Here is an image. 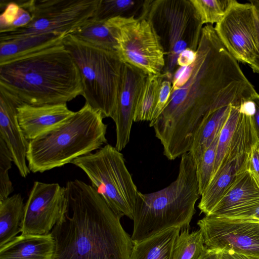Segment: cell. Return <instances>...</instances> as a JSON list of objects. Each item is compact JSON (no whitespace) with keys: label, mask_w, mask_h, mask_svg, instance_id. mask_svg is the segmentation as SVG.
Listing matches in <instances>:
<instances>
[{"label":"cell","mask_w":259,"mask_h":259,"mask_svg":"<svg viewBox=\"0 0 259 259\" xmlns=\"http://www.w3.org/2000/svg\"><path fill=\"white\" fill-rule=\"evenodd\" d=\"M171 83L167 106L149 123L169 160L190 151L210 114L223 107L241 106L257 93L210 24L202 29L195 61L179 67Z\"/></svg>","instance_id":"obj_1"},{"label":"cell","mask_w":259,"mask_h":259,"mask_svg":"<svg viewBox=\"0 0 259 259\" xmlns=\"http://www.w3.org/2000/svg\"><path fill=\"white\" fill-rule=\"evenodd\" d=\"M65 188V211L50 232L52 259H130L131 237L94 187L74 180Z\"/></svg>","instance_id":"obj_2"},{"label":"cell","mask_w":259,"mask_h":259,"mask_svg":"<svg viewBox=\"0 0 259 259\" xmlns=\"http://www.w3.org/2000/svg\"><path fill=\"white\" fill-rule=\"evenodd\" d=\"M0 85L32 105L67 103L83 92L78 69L63 42L0 65Z\"/></svg>","instance_id":"obj_3"},{"label":"cell","mask_w":259,"mask_h":259,"mask_svg":"<svg viewBox=\"0 0 259 259\" xmlns=\"http://www.w3.org/2000/svg\"><path fill=\"white\" fill-rule=\"evenodd\" d=\"M200 196L196 166L188 152L181 156L177 178L168 186L150 193L138 192L133 220V244L169 228L189 229Z\"/></svg>","instance_id":"obj_4"},{"label":"cell","mask_w":259,"mask_h":259,"mask_svg":"<svg viewBox=\"0 0 259 259\" xmlns=\"http://www.w3.org/2000/svg\"><path fill=\"white\" fill-rule=\"evenodd\" d=\"M103 118L85 103L61 126L29 141L26 159L30 171L42 173L62 166L107 144Z\"/></svg>","instance_id":"obj_5"},{"label":"cell","mask_w":259,"mask_h":259,"mask_svg":"<svg viewBox=\"0 0 259 259\" xmlns=\"http://www.w3.org/2000/svg\"><path fill=\"white\" fill-rule=\"evenodd\" d=\"M63 44L80 74L82 96L104 118L111 117L116 105L123 61L114 51L100 48L70 34Z\"/></svg>","instance_id":"obj_6"},{"label":"cell","mask_w":259,"mask_h":259,"mask_svg":"<svg viewBox=\"0 0 259 259\" xmlns=\"http://www.w3.org/2000/svg\"><path fill=\"white\" fill-rule=\"evenodd\" d=\"M144 17L159 38L165 54L162 73L171 82L179 55L187 49L197 50L203 24L190 0H148Z\"/></svg>","instance_id":"obj_7"},{"label":"cell","mask_w":259,"mask_h":259,"mask_svg":"<svg viewBox=\"0 0 259 259\" xmlns=\"http://www.w3.org/2000/svg\"><path fill=\"white\" fill-rule=\"evenodd\" d=\"M71 163L85 172L91 185L118 216L133 220L139 191L120 151L107 144Z\"/></svg>","instance_id":"obj_8"},{"label":"cell","mask_w":259,"mask_h":259,"mask_svg":"<svg viewBox=\"0 0 259 259\" xmlns=\"http://www.w3.org/2000/svg\"><path fill=\"white\" fill-rule=\"evenodd\" d=\"M100 0H34L32 19L25 26L0 32V41L55 33L67 36L91 19Z\"/></svg>","instance_id":"obj_9"},{"label":"cell","mask_w":259,"mask_h":259,"mask_svg":"<svg viewBox=\"0 0 259 259\" xmlns=\"http://www.w3.org/2000/svg\"><path fill=\"white\" fill-rule=\"evenodd\" d=\"M109 20L114 29L116 52L123 62L141 69L147 75L162 73L165 54L150 21L134 17Z\"/></svg>","instance_id":"obj_10"},{"label":"cell","mask_w":259,"mask_h":259,"mask_svg":"<svg viewBox=\"0 0 259 259\" xmlns=\"http://www.w3.org/2000/svg\"><path fill=\"white\" fill-rule=\"evenodd\" d=\"M215 30L220 40L237 61L250 66L258 52L256 14L253 5L230 0L223 18Z\"/></svg>","instance_id":"obj_11"},{"label":"cell","mask_w":259,"mask_h":259,"mask_svg":"<svg viewBox=\"0 0 259 259\" xmlns=\"http://www.w3.org/2000/svg\"><path fill=\"white\" fill-rule=\"evenodd\" d=\"M197 225L208 249L259 256V223L205 215Z\"/></svg>","instance_id":"obj_12"},{"label":"cell","mask_w":259,"mask_h":259,"mask_svg":"<svg viewBox=\"0 0 259 259\" xmlns=\"http://www.w3.org/2000/svg\"><path fill=\"white\" fill-rule=\"evenodd\" d=\"M66 201L65 187L58 183L34 182L25 204L21 234L50 233L64 213Z\"/></svg>","instance_id":"obj_13"},{"label":"cell","mask_w":259,"mask_h":259,"mask_svg":"<svg viewBox=\"0 0 259 259\" xmlns=\"http://www.w3.org/2000/svg\"><path fill=\"white\" fill-rule=\"evenodd\" d=\"M147 74L123 63L114 111L111 117L116 127L115 148L121 151L130 139L136 103Z\"/></svg>","instance_id":"obj_14"},{"label":"cell","mask_w":259,"mask_h":259,"mask_svg":"<svg viewBox=\"0 0 259 259\" xmlns=\"http://www.w3.org/2000/svg\"><path fill=\"white\" fill-rule=\"evenodd\" d=\"M22 103L17 95L0 85V138L10 150L20 176L26 178L30 171L26 162L29 141L17 118V108Z\"/></svg>","instance_id":"obj_15"},{"label":"cell","mask_w":259,"mask_h":259,"mask_svg":"<svg viewBox=\"0 0 259 259\" xmlns=\"http://www.w3.org/2000/svg\"><path fill=\"white\" fill-rule=\"evenodd\" d=\"M74 113L66 103L32 105L22 103L17 108L19 124L28 141L59 127Z\"/></svg>","instance_id":"obj_16"},{"label":"cell","mask_w":259,"mask_h":259,"mask_svg":"<svg viewBox=\"0 0 259 259\" xmlns=\"http://www.w3.org/2000/svg\"><path fill=\"white\" fill-rule=\"evenodd\" d=\"M259 204V184L246 169L236 181L211 212L205 215L226 218Z\"/></svg>","instance_id":"obj_17"},{"label":"cell","mask_w":259,"mask_h":259,"mask_svg":"<svg viewBox=\"0 0 259 259\" xmlns=\"http://www.w3.org/2000/svg\"><path fill=\"white\" fill-rule=\"evenodd\" d=\"M250 153L243 154L221 164L209 185L200 196L198 207L201 212L205 215L209 214L238 176L247 169Z\"/></svg>","instance_id":"obj_18"},{"label":"cell","mask_w":259,"mask_h":259,"mask_svg":"<svg viewBox=\"0 0 259 259\" xmlns=\"http://www.w3.org/2000/svg\"><path fill=\"white\" fill-rule=\"evenodd\" d=\"M55 246L51 233L21 234L0 247V259H52Z\"/></svg>","instance_id":"obj_19"},{"label":"cell","mask_w":259,"mask_h":259,"mask_svg":"<svg viewBox=\"0 0 259 259\" xmlns=\"http://www.w3.org/2000/svg\"><path fill=\"white\" fill-rule=\"evenodd\" d=\"M66 36L49 33L0 41V65L62 43Z\"/></svg>","instance_id":"obj_20"},{"label":"cell","mask_w":259,"mask_h":259,"mask_svg":"<svg viewBox=\"0 0 259 259\" xmlns=\"http://www.w3.org/2000/svg\"><path fill=\"white\" fill-rule=\"evenodd\" d=\"M180 227L167 229L133 244L130 259H172L174 247Z\"/></svg>","instance_id":"obj_21"},{"label":"cell","mask_w":259,"mask_h":259,"mask_svg":"<svg viewBox=\"0 0 259 259\" xmlns=\"http://www.w3.org/2000/svg\"><path fill=\"white\" fill-rule=\"evenodd\" d=\"M231 105L222 107L210 114L197 131L189 152L195 166L206 149L219 135L230 112Z\"/></svg>","instance_id":"obj_22"},{"label":"cell","mask_w":259,"mask_h":259,"mask_svg":"<svg viewBox=\"0 0 259 259\" xmlns=\"http://www.w3.org/2000/svg\"><path fill=\"white\" fill-rule=\"evenodd\" d=\"M24 206L20 193L0 200V247L21 232Z\"/></svg>","instance_id":"obj_23"},{"label":"cell","mask_w":259,"mask_h":259,"mask_svg":"<svg viewBox=\"0 0 259 259\" xmlns=\"http://www.w3.org/2000/svg\"><path fill=\"white\" fill-rule=\"evenodd\" d=\"M71 35L92 46L116 52L114 29L110 20L92 18Z\"/></svg>","instance_id":"obj_24"},{"label":"cell","mask_w":259,"mask_h":259,"mask_svg":"<svg viewBox=\"0 0 259 259\" xmlns=\"http://www.w3.org/2000/svg\"><path fill=\"white\" fill-rule=\"evenodd\" d=\"M148 0H100L92 18L105 21L116 17H144Z\"/></svg>","instance_id":"obj_25"},{"label":"cell","mask_w":259,"mask_h":259,"mask_svg":"<svg viewBox=\"0 0 259 259\" xmlns=\"http://www.w3.org/2000/svg\"><path fill=\"white\" fill-rule=\"evenodd\" d=\"M165 76L162 73L147 75L136 103L134 122L152 120L161 84Z\"/></svg>","instance_id":"obj_26"},{"label":"cell","mask_w":259,"mask_h":259,"mask_svg":"<svg viewBox=\"0 0 259 259\" xmlns=\"http://www.w3.org/2000/svg\"><path fill=\"white\" fill-rule=\"evenodd\" d=\"M1 5L4 9L0 16V32L10 31L25 26L32 19L34 0L17 1L5 3Z\"/></svg>","instance_id":"obj_27"},{"label":"cell","mask_w":259,"mask_h":259,"mask_svg":"<svg viewBox=\"0 0 259 259\" xmlns=\"http://www.w3.org/2000/svg\"><path fill=\"white\" fill-rule=\"evenodd\" d=\"M208 251L200 229L190 233L189 229H185L177 238L172 259H200Z\"/></svg>","instance_id":"obj_28"},{"label":"cell","mask_w":259,"mask_h":259,"mask_svg":"<svg viewBox=\"0 0 259 259\" xmlns=\"http://www.w3.org/2000/svg\"><path fill=\"white\" fill-rule=\"evenodd\" d=\"M241 106L231 105L229 115L219 135L213 174L216 172L229 148L241 113ZM213 177V176H212Z\"/></svg>","instance_id":"obj_29"},{"label":"cell","mask_w":259,"mask_h":259,"mask_svg":"<svg viewBox=\"0 0 259 259\" xmlns=\"http://www.w3.org/2000/svg\"><path fill=\"white\" fill-rule=\"evenodd\" d=\"M203 25L218 23L225 14L230 0H190Z\"/></svg>","instance_id":"obj_30"},{"label":"cell","mask_w":259,"mask_h":259,"mask_svg":"<svg viewBox=\"0 0 259 259\" xmlns=\"http://www.w3.org/2000/svg\"><path fill=\"white\" fill-rule=\"evenodd\" d=\"M219 135L206 149L198 164L196 166L200 196L213 176Z\"/></svg>","instance_id":"obj_31"},{"label":"cell","mask_w":259,"mask_h":259,"mask_svg":"<svg viewBox=\"0 0 259 259\" xmlns=\"http://www.w3.org/2000/svg\"><path fill=\"white\" fill-rule=\"evenodd\" d=\"M12 162V154L4 141L0 138V200L10 196L14 191L9 175Z\"/></svg>","instance_id":"obj_32"},{"label":"cell","mask_w":259,"mask_h":259,"mask_svg":"<svg viewBox=\"0 0 259 259\" xmlns=\"http://www.w3.org/2000/svg\"><path fill=\"white\" fill-rule=\"evenodd\" d=\"M171 82L167 79L164 78L161 84L152 120L157 118L167 106L171 95Z\"/></svg>","instance_id":"obj_33"},{"label":"cell","mask_w":259,"mask_h":259,"mask_svg":"<svg viewBox=\"0 0 259 259\" xmlns=\"http://www.w3.org/2000/svg\"><path fill=\"white\" fill-rule=\"evenodd\" d=\"M223 218L259 223V204Z\"/></svg>","instance_id":"obj_34"},{"label":"cell","mask_w":259,"mask_h":259,"mask_svg":"<svg viewBox=\"0 0 259 259\" xmlns=\"http://www.w3.org/2000/svg\"><path fill=\"white\" fill-rule=\"evenodd\" d=\"M247 169L259 184V145L254 146L250 153Z\"/></svg>","instance_id":"obj_35"},{"label":"cell","mask_w":259,"mask_h":259,"mask_svg":"<svg viewBox=\"0 0 259 259\" xmlns=\"http://www.w3.org/2000/svg\"><path fill=\"white\" fill-rule=\"evenodd\" d=\"M196 57V51L187 49L179 56L177 63L179 67L189 66L195 61Z\"/></svg>","instance_id":"obj_36"},{"label":"cell","mask_w":259,"mask_h":259,"mask_svg":"<svg viewBox=\"0 0 259 259\" xmlns=\"http://www.w3.org/2000/svg\"><path fill=\"white\" fill-rule=\"evenodd\" d=\"M249 2L254 6L256 14L258 44L257 56L253 62L249 66L254 73L259 74V0L250 1Z\"/></svg>","instance_id":"obj_37"},{"label":"cell","mask_w":259,"mask_h":259,"mask_svg":"<svg viewBox=\"0 0 259 259\" xmlns=\"http://www.w3.org/2000/svg\"><path fill=\"white\" fill-rule=\"evenodd\" d=\"M254 105V113L252 115L253 126L259 141V94L257 93L252 98Z\"/></svg>","instance_id":"obj_38"},{"label":"cell","mask_w":259,"mask_h":259,"mask_svg":"<svg viewBox=\"0 0 259 259\" xmlns=\"http://www.w3.org/2000/svg\"><path fill=\"white\" fill-rule=\"evenodd\" d=\"M222 259H259V256L226 251L222 252Z\"/></svg>","instance_id":"obj_39"},{"label":"cell","mask_w":259,"mask_h":259,"mask_svg":"<svg viewBox=\"0 0 259 259\" xmlns=\"http://www.w3.org/2000/svg\"><path fill=\"white\" fill-rule=\"evenodd\" d=\"M222 252L208 249V252L200 259H221Z\"/></svg>","instance_id":"obj_40"},{"label":"cell","mask_w":259,"mask_h":259,"mask_svg":"<svg viewBox=\"0 0 259 259\" xmlns=\"http://www.w3.org/2000/svg\"><path fill=\"white\" fill-rule=\"evenodd\" d=\"M221 259H222V257H221Z\"/></svg>","instance_id":"obj_41"}]
</instances>
